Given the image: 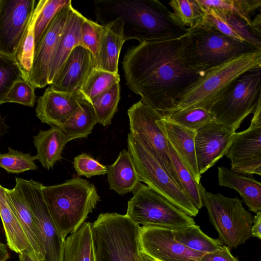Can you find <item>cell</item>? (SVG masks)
Returning a JSON list of instances; mask_svg holds the SVG:
<instances>
[{
    "mask_svg": "<svg viewBox=\"0 0 261 261\" xmlns=\"http://www.w3.org/2000/svg\"><path fill=\"white\" fill-rule=\"evenodd\" d=\"M122 64L127 87L163 115L172 112L183 93L205 73L186 66L180 38L139 43L126 51Z\"/></svg>",
    "mask_w": 261,
    "mask_h": 261,
    "instance_id": "cell-1",
    "label": "cell"
},
{
    "mask_svg": "<svg viewBox=\"0 0 261 261\" xmlns=\"http://www.w3.org/2000/svg\"><path fill=\"white\" fill-rule=\"evenodd\" d=\"M94 6L97 20L101 24L117 18L122 21L125 41L136 39L141 43L178 39L189 31L158 0H100L94 2Z\"/></svg>",
    "mask_w": 261,
    "mask_h": 261,
    "instance_id": "cell-2",
    "label": "cell"
},
{
    "mask_svg": "<svg viewBox=\"0 0 261 261\" xmlns=\"http://www.w3.org/2000/svg\"><path fill=\"white\" fill-rule=\"evenodd\" d=\"M42 191L51 217L64 240L85 222L100 199L95 186L77 176L56 185H42Z\"/></svg>",
    "mask_w": 261,
    "mask_h": 261,
    "instance_id": "cell-3",
    "label": "cell"
},
{
    "mask_svg": "<svg viewBox=\"0 0 261 261\" xmlns=\"http://www.w3.org/2000/svg\"><path fill=\"white\" fill-rule=\"evenodd\" d=\"M182 59L191 70L205 73L243 54L259 50L201 23L180 38Z\"/></svg>",
    "mask_w": 261,
    "mask_h": 261,
    "instance_id": "cell-4",
    "label": "cell"
},
{
    "mask_svg": "<svg viewBox=\"0 0 261 261\" xmlns=\"http://www.w3.org/2000/svg\"><path fill=\"white\" fill-rule=\"evenodd\" d=\"M257 68H261V50L243 54L207 71L183 93L172 112L196 107L208 110L240 76Z\"/></svg>",
    "mask_w": 261,
    "mask_h": 261,
    "instance_id": "cell-5",
    "label": "cell"
},
{
    "mask_svg": "<svg viewBox=\"0 0 261 261\" xmlns=\"http://www.w3.org/2000/svg\"><path fill=\"white\" fill-rule=\"evenodd\" d=\"M139 228L126 215H99L92 223L95 261H140Z\"/></svg>",
    "mask_w": 261,
    "mask_h": 261,
    "instance_id": "cell-6",
    "label": "cell"
},
{
    "mask_svg": "<svg viewBox=\"0 0 261 261\" xmlns=\"http://www.w3.org/2000/svg\"><path fill=\"white\" fill-rule=\"evenodd\" d=\"M261 101V68L240 76L209 108L215 121L234 132Z\"/></svg>",
    "mask_w": 261,
    "mask_h": 261,
    "instance_id": "cell-7",
    "label": "cell"
},
{
    "mask_svg": "<svg viewBox=\"0 0 261 261\" xmlns=\"http://www.w3.org/2000/svg\"><path fill=\"white\" fill-rule=\"evenodd\" d=\"M202 200L210 221L218 233L219 239L225 245L230 249L236 248L251 237L253 217L245 209L238 198L205 191L202 194Z\"/></svg>",
    "mask_w": 261,
    "mask_h": 261,
    "instance_id": "cell-8",
    "label": "cell"
},
{
    "mask_svg": "<svg viewBox=\"0 0 261 261\" xmlns=\"http://www.w3.org/2000/svg\"><path fill=\"white\" fill-rule=\"evenodd\" d=\"M127 151L134 163L141 181L190 217L197 215L196 208L184 192L174 182L151 152L129 134Z\"/></svg>",
    "mask_w": 261,
    "mask_h": 261,
    "instance_id": "cell-9",
    "label": "cell"
},
{
    "mask_svg": "<svg viewBox=\"0 0 261 261\" xmlns=\"http://www.w3.org/2000/svg\"><path fill=\"white\" fill-rule=\"evenodd\" d=\"M133 192L125 215L136 224L172 230L195 224L191 217L147 186L140 182Z\"/></svg>",
    "mask_w": 261,
    "mask_h": 261,
    "instance_id": "cell-10",
    "label": "cell"
},
{
    "mask_svg": "<svg viewBox=\"0 0 261 261\" xmlns=\"http://www.w3.org/2000/svg\"><path fill=\"white\" fill-rule=\"evenodd\" d=\"M127 115L129 121V134L147 147L182 190L170 158L168 140L158 123V120L163 115L141 100L128 109Z\"/></svg>",
    "mask_w": 261,
    "mask_h": 261,
    "instance_id": "cell-11",
    "label": "cell"
},
{
    "mask_svg": "<svg viewBox=\"0 0 261 261\" xmlns=\"http://www.w3.org/2000/svg\"><path fill=\"white\" fill-rule=\"evenodd\" d=\"M14 188L32 211L45 253L44 261H62L65 240L61 236L44 200L42 184L32 179L15 178Z\"/></svg>",
    "mask_w": 261,
    "mask_h": 261,
    "instance_id": "cell-12",
    "label": "cell"
},
{
    "mask_svg": "<svg viewBox=\"0 0 261 261\" xmlns=\"http://www.w3.org/2000/svg\"><path fill=\"white\" fill-rule=\"evenodd\" d=\"M250 126L235 132L226 154L232 171L249 175H261V101L257 105Z\"/></svg>",
    "mask_w": 261,
    "mask_h": 261,
    "instance_id": "cell-13",
    "label": "cell"
},
{
    "mask_svg": "<svg viewBox=\"0 0 261 261\" xmlns=\"http://www.w3.org/2000/svg\"><path fill=\"white\" fill-rule=\"evenodd\" d=\"M37 2L0 0V54L16 59Z\"/></svg>",
    "mask_w": 261,
    "mask_h": 261,
    "instance_id": "cell-14",
    "label": "cell"
},
{
    "mask_svg": "<svg viewBox=\"0 0 261 261\" xmlns=\"http://www.w3.org/2000/svg\"><path fill=\"white\" fill-rule=\"evenodd\" d=\"M138 241L140 251L155 261H200L205 254L184 246L172 229L161 226L140 227Z\"/></svg>",
    "mask_w": 261,
    "mask_h": 261,
    "instance_id": "cell-15",
    "label": "cell"
},
{
    "mask_svg": "<svg viewBox=\"0 0 261 261\" xmlns=\"http://www.w3.org/2000/svg\"><path fill=\"white\" fill-rule=\"evenodd\" d=\"M72 4L60 11L53 19L35 49L27 81L35 88L48 85L51 62Z\"/></svg>",
    "mask_w": 261,
    "mask_h": 261,
    "instance_id": "cell-16",
    "label": "cell"
},
{
    "mask_svg": "<svg viewBox=\"0 0 261 261\" xmlns=\"http://www.w3.org/2000/svg\"><path fill=\"white\" fill-rule=\"evenodd\" d=\"M235 132L215 121L196 131L195 153L201 175L226 154Z\"/></svg>",
    "mask_w": 261,
    "mask_h": 261,
    "instance_id": "cell-17",
    "label": "cell"
},
{
    "mask_svg": "<svg viewBox=\"0 0 261 261\" xmlns=\"http://www.w3.org/2000/svg\"><path fill=\"white\" fill-rule=\"evenodd\" d=\"M95 68L91 53L82 45L71 52L50 87L55 91L72 93L80 89Z\"/></svg>",
    "mask_w": 261,
    "mask_h": 261,
    "instance_id": "cell-18",
    "label": "cell"
},
{
    "mask_svg": "<svg viewBox=\"0 0 261 261\" xmlns=\"http://www.w3.org/2000/svg\"><path fill=\"white\" fill-rule=\"evenodd\" d=\"M81 97L78 91L60 92L49 86L37 99L36 116L42 123L59 126L77 109Z\"/></svg>",
    "mask_w": 261,
    "mask_h": 261,
    "instance_id": "cell-19",
    "label": "cell"
},
{
    "mask_svg": "<svg viewBox=\"0 0 261 261\" xmlns=\"http://www.w3.org/2000/svg\"><path fill=\"white\" fill-rule=\"evenodd\" d=\"M158 123L181 161L196 181L200 182L201 175L198 169L195 149L196 131L168 122L163 119V116L158 120Z\"/></svg>",
    "mask_w": 261,
    "mask_h": 261,
    "instance_id": "cell-20",
    "label": "cell"
},
{
    "mask_svg": "<svg viewBox=\"0 0 261 261\" xmlns=\"http://www.w3.org/2000/svg\"><path fill=\"white\" fill-rule=\"evenodd\" d=\"M104 29L95 68L118 73L120 53L125 42L122 21L116 19L103 25Z\"/></svg>",
    "mask_w": 261,
    "mask_h": 261,
    "instance_id": "cell-21",
    "label": "cell"
},
{
    "mask_svg": "<svg viewBox=\"0 0 261 261\" xmlns=\"http://www.w3.org/2000/svg\"><path fill=\"white\" fill-rule=\"evenodd\" d=\"M218 184L237 191L249 211H261V183L253 177L234 172L225 167H218Z\"/></svg>",
    "mask_w": 261,
    "mask_h": 261,
    "instance_id": "cell-22",
    "label": "cell"
},
{
    "mask_svg": "<svg viewBox=\"0 0 261 261\" xmlns=\"http://www.w3.org/2000/svg\"><path fill=\"white\" fill-rule=\"evenodd\" d=\"M7 199L13 208L31 247L33 260L44 261L45 253L34 217L27 203L14 188H5Z\"/></svg>",
    "mask_w": 261,
    "mask_h": 261,
    "instance_id": "cell-23",
    "label": "cell"
},
{
    "mask_svg": "<svg viewBox=\"0 0 261 261\" xmlns=\"http://www.w3.org/2000/svg\"><path fill=\"white\" fill-rule=\"evenodd\" d=\"M82 15L72 6L71 7L51 62L48 80L49 85L60 70L72 50L77 46L82 45Z\"/></svg>",
    "mask_w": 261,
    "mask_h": 261,
    "instance_id": "cell-24",
    "label": "cell"
},
{
    "mask_svg": "<svg viewBox=\"0 0 261 261\" xmlns=\"http://www.w3.org/2000/svg\"><path fill=\"white\" fill-rule=\"evenodd\" d=\"M71 140L57 126H51L45 130H40L33 136V143L37 151L34 155L43 167L49 170L60 160L64 148Z\"/></svg>",
    "mask_w": 261,
    "mask_h": 261,
    "instance_id": "cell-25",
    "label": "cell"
},
{
    "mask_svg": "<svg viewBox=\"0 0 261 261\" xmlns=\"http://www.w3.org/2000/svg\"><path fill=\"white\" fill-rule=\"evenodd\" d=\"M107 168L109 188L120 195L133 192L141 181L128 151L123 149L115 162Z\"/></svg>",
    "mask_w": 261,
    "mask_h": 261,
    "instance_id": "cell-26",
    "label": "cell"
},
{
    "mask_svg": "<svg viewBox=\"0 0 261 261\" xmlns=\"http://www.w3.org/2000/svg\"><path fill=\"white\" fill-rule=\"evenodd\" d=\"M0 217L9 248L18 254H27L33 259L31 247L15 213L7 199L5 188L1 184Z\"/></svg>",
    "mask_w": 261,
    "mask_h": 261,
    "instance_id": "cell-27",
    "label": "cell"
},
{
    "mask_svg": "<svg viewBox=\"0 0 261 261\" xmlns=\"http://www.w3.org/2000/svg\"><path fill=\"white\" fill-rule=\"evenodd\" d=\"M62 261H95L91 223L84 222L65 239Z\"/></svg>",
    "mask_w": 261,
    "mask_h": 261,
    "instance_id": "cell-28",
    "label": "cell"
},
{
    "mask_svg": "<svg viewBox=\"0 0 261 261\" xmlns=\"http://www.w3.org/2000/svg\"><path fill=\"white\" fill-rule=\"evenodd\" d=\"M97 123L92 105L81 97L77 109L58 127L72 140L87 137Z\"/></svg>",
    "mask_w": 261,
    "mask_h": 261,
    "instance_id": "cell-29",
    "label": "cell"
},
{
    "mask_svg": "<svg viewBox=\"0 0 261 261\" xmlns=\"http://www.w3.org/2000/svg\"><path fill=\"white\" fill-rule=\"evenodd\" d=\"M172 231L174 238L178 242L190 249L204 254L218 250L223 246L219 239L208 237L196 224Z\"/></svg>",
    "mask_w": 261,
    "mask_h": 261,
    "instance_id": "cell-30",
    "label": "cell"
},
{
    "mask_svg": "<svg viewBox=\"0 0 261 261\" xmlns=\"http://www.w3.org/2000/svg\"><path fill=\"white\" fill-rule=\"evenodd\" d=\"M168 144L170 158L180 187L196 208L199 210L203 206L202 194L205 191V188L201 182L196 181L168 141Z\"/></svg>",
    "mask_w": 261,
    "mask_h": 261,
    "instance_id": "cell-31",
    "label": "cell"
},
{
    "mask_svg": "<svg viewBox=\"0 0 261 261\" xmlns=\"http://www.w3.org/2000/svg\"><path fill=\"white\" fill-rule=\"evenodd\" d=\"M119 82L118 73L95 68L78 91L82 98L91 104L99 96Z\"/></svg>",
    "mask_w": 261,
    "mask_h": 261,
    "instance_id": "cell-32",
    "label": "cell"
},
{
    "mask_svg": "<svg viewBox=\"0 0 261 261\" xmlns=\"http://www.w3.org/2000/svg\"><path fill=\"white\" fill-rule=\"evenodd\" d=\"M205 11L212 9L219 13L230 12L243 18L251 26V15L261 7V0H198Z\"/></svg>",
    "mask_w": 261,
    "mask_h": 261,
    "instance_id": "cell-33",
    "label": "cell"
},
{
    "mask_svg": "<svg viewBox=\"0 0 261 261\" xmlns=\"http://www.w3.org/2000/svg\"><path fill=\"white\" fill-rule=\"evenodd\" d=\"M163 119L195 131L215 121L214 115L208 110L200 107L186 109L163 115Z\"/></svg>",
    "mask_w": 261,
    "mask_h": 261,
    "instance_id": "cell-34",
    "label": "cell"
},
{
    "mask_svg": "<svg viewBox=\"0 0 261 261\" xmlns=\"http://www.w3.org/2000/svg\"><path fill=\"white\" fill-rule=\"evenodd\" d=\"M168 5L173 9L172 15L175 20L189 29L201 24L205 14L198 0H172Z\"/></svg>",
    "mask_w": 261,
    "mask_h": 261,
    "instance_id": "cell-35",
    "label": "cell"
},
{
    "mask_svg": "<svg viewBox=\"0 0 261 261\" xmlns=\"http://www.w3.org/2000/svg\"><path fill=\"white\" fill-rule=\"evenodd\" d=\"M120 99V87L119 83H117L91 103L97 123L104 127L112 123L113 118L118 110Z\"/></svg>",
    "mask_w": 261,
    "mask_h": 261,
    "instance_id": "cell-36",
    "label": "cell"
},
{
    "mask_svg": "<svg viewBox=\"0 0 261 261\" xmlns=\"http://www.w3.org/2000/svg\"><path fill=\"white\" fill-rule=\"evenodd\" d=\"M43 0L37 2L34 12L18 51L16 59L23 72V79L27 81L32 67L35 51L34 27L36 19L40 12Z\"/></svg>",
    "mask_w": 261,
    "mask_h": 261,
    "instance_id": "cell-37",
    "label": "cell"
},
{
    "mask_svg": "<svg viewBox=\"0 0 261 261\" xmlns=\"http://www.w3.org/2000/svg\"><path fill=\"white\" fill-rule=\"evenodd\" d=\"M34 156L30 153L8 148V152L0 153V168L8 173L19 174L29 170H36Z\"/></svg>",
    "mask_w": 261,
    "mask_h": 261,
    "instance_id": "cell-38",
    "label": "cell"
},
{
    "mask_svg": "<svg viewBox=\"0 0 261 261\" xmlns=\"http://www.w3.org/2000/svg\"><path fill=\"white\" fill-rule=\"evenodd\" d=\"M71 4L70 0H43L34 27L35 49L57 14Z\"/></svg>",
    "mask_w": 261,
    "mask_h": 261,
    "instance_id": "cell-39",
    "label": "cell"
},
{
    "mask_svg": "<svg viewBox=\"0 0 261 261\" xmlns=\"http://www.w3.org/2000/svg\"><path fill=\"white\" fill-rule=\"evenodd\" d=\"M21 79L23 74L16 59L0 54V105L14 83Z\"/></svg>",
    "mask_w": 261,
    "mask_h": 261,
    "instance_id": "cell-40",
    "label": "cell"
},
{
    "mask_svg": "<svg viewBox=\"0 0 261 261\" xmlns=\"http://www.w3.org/2000/svg\"><path fill=\"white\" fill-rule=\"evenodd\" d=\"M103 29V25L82 15L81 22L82 46L91 53L94 59L95 63L98 58Z\"/></svg>",
    "mask_w": 261,
    "mask_h": 261,
    "instance_id": "cell-41",
    "label": "cell"
},
{
    "mask_svg": "<svg viewBox=\"0 0 261 261\" xmlns=\"http://www.w3.org/2000/svg\"><path fill=\"white\" fill-rule=\"evenodd\" d=\"M35 89L33 85L24 79L16 81L10 88L3 103L12 102L34 107L36 98Z\"/></svg>",
    "mask_w": 261,
    "mask_h": 261,
    "instance_id": "cell-42",
    "label": "cell"
},
{
    "mask_svg": "<svg viewBox=\"0 0 261 261\" xmlns=\"http://www.w3.org/2000/svg\"><path fill=\"white\" fill-rule=\"evenodd\" d=\"M73 167L79 176H92L107 174V166L91 156L83 153L74 158Z\"/></svg>",
    "mask_w": 261,
    "mask_h": 261,
    "instance_id": "cell-43",
    "label": "cell"
},
{
    "mask_svg": "<svg viewBox=\"0 0 261 261\" xmlns=\"http://www.w3.org/2000/svg\"><path fill=\"white\" fill-rule=\"evenodd\" d=\"M200 261H239L231 253L230 248L223 245L221 249L204 254Z\"/></svg>",
    "mask_w": 261,
    "mask_h": 261,
    "instance_id": "cell-44",
    "label": "cell"
},
{
    "mask_svg": "<svg viewBox=\"0 0 261 261\" xmlns=\"http://www.w3.org/2000/svg\"><path fill=\"white\" fill-rule=\"evenodd\" d=\"M251 233L252 237L261 239V212L256 213L253 217Z\"/></svg>",
    "mask_w": 261,
    "mask_h": 261,
    "instance_id": "cell-45",
    "label": "cell"
},
{
    "mask_svg": "<svg viewBox=\"0 0 261 261\" xmlns=\"http://www.w3.org/2000/svg\"><path fill=\"white\" fill-rule=\"evenodd\" d=\"M261 16L259 13L255 18L251 21V27L258 35L260 34Z\"/></svg>",
    "mask_w": 261,
    "mask_h": 261,
    "instance_id": "cell-46",
    "label": "cell"
},
{
    "mask_svg": "<svg viewBox=\"0 0 261 261\" xmlns=\"http://www.w3.org/2000/svg\"><path fill=\"white\" fill-rule=\"evenodd\" d=\"M8 125L5 122V119L0 115V138L8 132Z\"/></svg>",
    "mask_w": 261,
    "mask_h": 261,
    "instance_id": "cell-47",
    "label": "cell"
},
{
    "mask_svg": "<svg viewBox=\"0 0 261 261\" xmlns=\"http://www.w3.org/2000/svg\"><path fill=\"white\" fill-rule=\"evenodd\" d=\"M140 261H154L151 257L148 256L144 253L140 251Z\"/></svg>",
    "mask_w": 261,
    "mask_h": 261,
    "instance_id": "cell-48",
    "label": "cell"
},
{
    "mask_svg": "<svg viewBox=\"0 0 261 261\" xmlns=\"http://www.w3.org/2000/svg\"><path fill=\"white\" fill-rule=\"evenodd\" d=\"M19 258L21 261H34L28 254H19Z\"/></svg>",
    "mask_w": 261,
    "mask_h": 261,
    "instance_id": "cell-49",
    "label": "cell"
},
{
    "mask_svg": "<svg viewBox=\"0 0 261 261\" xmlns=\"http://www.w3.org/2000/svg\"><path fill=\"white\" fill-rule=\"evenodd\" d=\"M19 261H21V260L19 258Z\"/></svg>",
    "mask_w": 261,
    "mask_h": 261,
    "instance_id": "cell-50",
    "label": "cell"
},
{
    "mask_svg": "<svg viewBox=\"0 0 261 261\" xmlns=\"http://www.w3.org/2000/svg\"><path fill=\"white\" fill-rule=\"evenodd\" d=\"M154 261H155V260H154Z\"/></svg>",
    "mask_w": 261,
    "mask_h": 261,
    "instance_id": "cell-51",
    "label": "cell"
}]
</instances>
